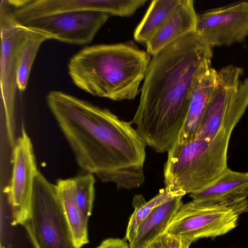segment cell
I'll list each match as a JSON object with an SVG mask.
<instances>
[{"instance_id": "obj_7", "label": "cell", "mask_w": 248, "mask_h": 248, "mask_svg": "<svg viewBox=\"0 0 248 248\" xmlns=\"http://www.w3.org/2000/svg\"><path fill=\"white\" fill-rule=\"evenodd\" d=\"M240 214L233 207L193 201L183 204L166 232L192 242L202 238L224 235L237 225Z\"/></svg>"}, {"instance_id": "obj_17", "label": "cell", "mask_w": 248, "mask_h": 248, "mask_svg": "<svg viewBox=\"0 0 248 248\" xmlns=\"http://www.w3.org/2000/svg\"><path fill=\"white\" fill-rule=\"evenodd\" d=\"M55 185L74 245L76 248H80L89 242L88 219L83 215L77 202L73 178L58 179Z\"/></svg>"}, {"instance_id": "obj_5", "label": "cell", "mask_w": 248, "mask_h": 248, "mask_svg": "<svg viewBox=\"0 0 248 248\" xmlns=\"http://www.w3.org/2000/svg\"><path fill=\"white\" fill-rule=\"evenodd\" d=\"M22 226L34 248H76L55 184L39 170Z\"/></svg>"}, {"instance_id": "obj_6", "label": "cell", "mask_w": 248, "mask_h": 248, "mask_svg": "<svg viewBox=\"0 0 248 248\" xmlns=\"http://www.w3.org/2000/svg\"><path fill=\"white\" fill-rule=\"evenodd\" d=\"M243 74V69L232 65L217 72L215 87L194 139H212L223 131L232 134L248 107V78L240 80Z\"/></svg>"}, {"instance_id": "obj_10", "label": "cell", "mask_w": 248, "mask_h": 248, "mask_svg": "<svg viewBox=\"0 0 248 248\" xmlns=\"http://www.w3.org/2000/svg\"><path fill=\"white\" fill-rule=\"evenodd\" d=\"M7 2L22 24L38 17L69 12L100 11L111 16L128 17L138 9L135 0H8Z\"/></svg>"}, {"instance_id": "obj_3", "label": "cell", "mask_w": 248, "mask_h": 248, "mask_svg": "<svg viewBox=\"0 0 248 248\" xmlns=\"http://www.w3.org/2000/svg\"><path fill=\"white\" fill-rule=\"evenodd\" d=\"M151 60L132 41L84 47L68 64V74L79 89L113 101L133 100L139 93Z\"/></svg>"}, {"instance_id": "obj_22", "label": "cell", "mask_w": 248, "mask_h": 248, "mask_svg": "<svg viewBox=\"0 0 248 248\" xmlns=\"http://www.w3.org/2000/svg\"><path fill=\"white\" fill-rule=\"evenodd\" d=\"M168 235V248H189L193 242L185 237Z\"/></svg>"}, {"instance_id": "obj_23", "label": "cell", "mask_w": 248, "mask_h": 248, "mask_svg": "<svg viewBox=\"0 0 248 248\" xmlns=\"http://www.w3.org/2000/svg\"><path fill=\"white\" fill-rule=\"evenodd\" d=\"M96 248H130L125 239L109 238L104 240Z\"/></svg>"}, {"instance_id": "obj_9", "label": "cell", "mask_w": 248, "mask_h": 248, "mask_svg": "<svg viewBox=\"0 0 248 248\" xmlns=\"http://www.w3.org/2000/svg\"><path fill=\"white\" fill-rule=\"evenodd\" d=\"M1 33L0 86L6 125H15V101L16 82V54L24 37L26 27L15 17L7 0H1L0 10Z\"/></svg>"}, {"instance_id": "obj_12", "label": "cell", "mask_w": 248, "mask_h": 248, "mask_svg": "<svg viewBox=\"0 0 248 248\" xmlns=\"http://www.w3.org/2000/svg\"><path fill=\"white\" fill-rule=\"evenodd\" d=\"M195 32L213 47L244 42L248 35V2L198 15Z\"/></svg>"}, {"instance_id": "obj_1", "label": "cell", "mask_w": 248, "mask_h": 248, "mask_svg": "<svg viewBox=\"0 0 248 248\" xmlns=\"http://www.w3.org/2000/svg\"><path fill=\"white\" fill-rule=\"evenodd\" d=\"M46 101L84 171L118 189L142 185L147 146L131 122L62 91H50Z\"/></svg>"}, {"instance_id": "obj_13", "label": "cell", "mask_w": 248, "mask_h": 248, "mask_svg": "<svg viewBox=\"0 0 248 248\" xmlns=\"http://www.w3.org/2000/svg\"><path fill=\"white\" fill-rule=\"evenodd\" d=\"M193 201L231 206L240 214L248 212V172L229 168L215 181L189 194Z\"/></svg>"}, {"instance_id": "obj_8", "label": "cell", "mask_w": 248, "mask_h": 248, "mask_svg": "<svg viewBox=\"0 0 248 248\" xmlns=\"http://www.w3.org/2000/svg\"><path fill=\"white\" fill-rule=\"evenodd\" d=\"M39 170L31 139L23 126L13 151V170L6 188L12 212V224L22 225L29 215L34 180Z\"/></svg>"}, {"instance_id": "obj_4", "label": "cell", "mask_w": 248, "mask_h": 248, "mask_svg": "<svg viewBox=\"0 0 248 248\" xmlns=\"http://www.w3.org/2000/svg\"><path fill=\"white\" fill-rule=\"evenodd\" d=\"M231 134L221 132L213 138L176 142L167 152L164 164L165 188L174 197H183L206 186L228 168Z\"/></svg>"}, {"instance_id": "obj_20", "label": "cell", "mask_w": 248, "mask_h": 248, "mask_svg": "<svg viewBox=\"0 0 248 248\" xmlns=\"http://www.w3.org/2000/svg\"><path fill=\"white\" fill-rule=\"evenodd\" d=\"M173 197L174 196L165 187L148 202L142 195H136L134 197L132 205L135 209L129 218L125 237L129 245L133 241L141 224L153 210Z\"/></svg>"}, {"instance_id": "obj_2", "label": "cell", "mask_w": 248, "mask_h": 248, "mask_svg": "<svg viewBox=\"0 0 248 248\" xmlns=\"http://www.w3.org/2000/svg\"><path fill=\"white\" fill-rule=\"evenodd\" d=\"M213 47L193 32L152 56L131 122L146 146L168 152L186 122L199 77L209 69Z\"/></svg>"}, {"instance_id": "obj_14", "label": "cell", "mask_w": 248, "mask_h": 248, "mask_svg": "<svg viewBox=\"0 0 248 248\" xmlns=\"http://www.w3.org/2000/svg\"><path fill=\"white\" fill-rule=\"evenodd\" d=\"M197 15L192 0H180L164 24L146 44V51L153 56L172 43L195 32Z\"/></svg>"}, {"instance_id": "obj_24", "label": "cell", "mask_w": 248, "mask_h": 248, "mask_svg": "<svg viewBox=\"0 0 248 248\" xmlns=\"http://www.w3.org/2000/svg\"><path fill=\"white\" fill-rule=\"evenodd\" d=\"M168 235L165 232L150 242L144 248H168Z\"/></svg>"}, {"instance_id": "obj_15", "label": "cell", "mask_w": 248, "mask_h": 248, "mask_svg": "<svg viewBox=\"0 0 248 248\" xmlns=\"http://www.w3.org/2000/svg\"><path fill=\"white\" fill-rule=\"evenodd\" d=\"M217 75V72L211 67L198 78L191 97L186 122L176 142L185 143L195 138L215 87Z\"/></svg>"}, {"instance_id": "obj_18", "label": "cell", "mask_w": 248, "mask_h": 248, "mask_svg": "<svg viewBox=\"0 0 248 248\" xmlns=\"http://www.w3.org/2000/svg\"><path fill=\"white\" fill-rule=\"evenodd\" d=\"M26 27V33L18 45L16 54V82L20 91L26 88L30 71L40 46L45 41L52 39L49 34L43 31Z\"/></svg>"}, {"instance_id": "obj_11", "label": "cell", "mask_w": 248, "mask_h": 248, "mask_svg": "<svg viewBox=\"0 0 248 248\" xmlns=\"http://www.w3.org/2000/svg\"><path fill=\"white\" fill-rule=\"evenodd\" d=\"M110 16L100 11L69 12L38 17L22 25L43 31L52 39L84 45L93 40Z\"/></svg>"}, {"instance_id": "obj_16", "label": "cell", "mask_w": 248, "mask_h": 248, "mask_svg": "<svg viewBox=\"0 0 248 248\" xmlns=\"http://www.w3.org/2000/svg\"><path fill=\"white\" fill-rule=\"evenodd\" d=\"M181 196L172 198L156 207L139 227L130 248H144L166 232L175 214L183 204Z\"/></svg>"}, {"instance_id": "obj_19", "label": "cell", "mask_w": 248, "mask_h": 248, "mask_svg": "<svg viewBox=\"0 0 248 248\" xmlns=\"http://www.w3.org/2000/svg\"><path fill=\"white\" fill-rule=\"evenodd\" d=\"M180 0H154L135 30L134 39L146 45L162 27Z\"/></svg>"}, {"instance_id": "obj_21", "label": "cell", "mask_w": 248, "mask_h": 248, "mask_svg": "<svg viewBox=\"0 0 248 248\" xmlns=\"http://www.w3.org/2000/svg\"><path fill=\"white\" fill-rule=\"evenodd\" d=\"M73 179L77 202L83 215L89 219L92 213L94 200V175L84 171Z\"/></svg>"}]
</instances>
